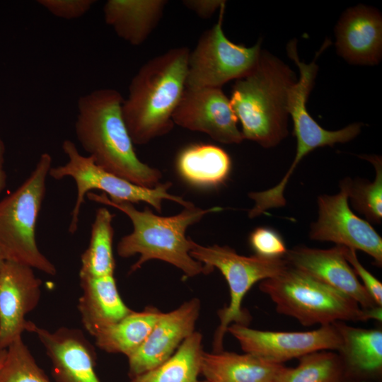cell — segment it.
<instances>
[{
    "instance_id": "cell-1",
    "label": "cell",
    "mask_w": 382,
    "mask_h": 382,
    "mask_svg": "<svg viewBox=\"0 0 382 382\" xmlns=\"http://www.w3.org/2000/svg\"><path fill=\"white\" fill-rule=\"evenodd\" d=\"M123 100L121 93L110 88L81 96L76 137L99 167L137 185L154 187L161 183L162 173L138 158L123 118Z\"/></svg>"
},
{
    "instance_id": "cell-2",
    "label": "cell",
    "mask_w": 382,
    "mask_h": 382,
    "mask_svg": "<svg viewBox=\"0 0 382 382\" xmlns=\"http://www.w3.org/2000/svg\"><path fill=\"white\" fill-rule=\"evenodd\" d=\"M86 196L93 202L118 209L130 219L132 231L122 237L117 245V253L121 257L139 255L131 266L129 273L136 272L151 260L168 262L180 270L187 277L212 272L191 256L192 240L187 238L185 233L204 216L221 208L202 209L193 204L184 207L175 215L161 216L147 207L140 211L130 202L110 200L104 193L91 192Z\"/></svg>"
},
{
    "instance_id": "cell-3",
    "label": "cell",
    "mask_w": 382,
    "mask_h": 382,
    "mask_svg": "<svg viewBox=\"0 0 382 382\" xmlns=\"http://www.w3.org/2000/svg\"><path fill=\"white\" fill-rule=\"evenodd\" d=\"M190 50L172 48L144 64L133 76L122 105L134 144L144 145L168 133L187 74Z\"/></svg>"
},
{
    "instance_id": "cell-4",
    "label": "cell",
    "mask_w": 382,
    "mask_h": 382,
    "mask_svg": "<svg viewBox=\"0 0 382 382\" xmlns=\"http://www.w3.org/2000/svg\"><path fill=\"white\" fill-rule=\"evenodd\" d=\"M297 79L284 62L261 51L252 71L236 80L229 99L244 139L270 148L287 136L288 94Z\"/></svg>"
},
{
    "instance_id": "cell-5",
    "label": "cell",
    "mask_w": 382,
    "mask_h": 382,
    "mask_svg": "<svg viewBox=\"0 0 382 382\" xmlns=\"http://www.w3.org/2000/svg\"><path fill=\"white\" fill-rule=\"evenodd\" d=\"M259 289L279 313L304 326L382 319L381 307L364 309L350 297L289 265L279 274L261 281Z\"/></svg>"
},
{
    "instance_id": "cell-6",
    "label": "cell",
    "mask_w": 382,
    "mask_h": 382,
    "mask_svg": "<svg viewBox=\"0 0 382 382\" xmlns=\"http://www.w3.org/2000/svg\"><path fill=\"white\" fill-rule=\"evenodd\" d=\"M52 161L50 154H41L26 180L0 201V247L6 260L54 276L57 268L40 251L35 238Z\"/></svg>"
},
{
    "instance_id": "cell-7",
    "label": "cell",
    "mask_w": 382,
    "mask_h": 382,
    "mask_svg": "<svg viewBox=\"0 0 382 382\" xmlns=\"http://www.w3.org/2000/svg\"><path fill=\"white\" fill-rule=\"evenodd\" d=\"M62 150L68 158L64 165L51 167L49 176L54 180L71 178L76 186V198L71 214L69 232L78 230L79 214L85 197L91 190H100L112 201L127 202L132 204L146 202L156 211L161 212L163 200H170L183 207L193 204L182 197L170 194V182L160 183L154 187H145L109 173L97 166L89 156H83L74 142L65 139Z\"/></svg>"
},
{
    "instance_id": "cell-8",
    "label": "cell",
    "mask_w": 382,
    "mask_h": 382,
    "mask_svg": "<svg viewBox=\"0 0 382 382\" xmlns=\"http://www.w3.org/2000/svg\"><path fill=\"white\" fill-rule=\"evenodd\" d=\"M190 255L212 271L219 270L228 285L230 301L219 311L220 323L213 340V352H221L228 327L233 323L248 325L250 321L249 314L242 308L248 291L255 283L279 274L288 264L284 258L248 257L226 245L204 246L193 241Z\"/></svg>"
},
{
    "instance_id": "cell-9",
    "label": "cell",
    "mask_w": 382,
    "mask_h": 382,
    "mask_svg": "<svg viewBox=\"0 0 382 382\" xmlns=\"http://www.w3.org/2000/svg\"><path fill=\"white\" fill-rule=\"evenodd\" d=\"M226 4L219 9L216 23L205 30L192 51L187 64V88H221L239 79L255 66L261 53V40L252 47L229 40L223 30Z\"/></svg>"
},
{
    "instance_id": "cell-10",
    "label": "cell",
    "mask_w": 382,
    "mask_h": 382,
    "mask_svg": "<svg viewBox=\"0 0 382 382\" xmlns=\"http://www.w3.org/2000/svg\"><path fill=\"white\" fill-rule=\"evenodd\" d=\"M349 179L340 184L335 195L318 197V216L311 224L309 238L335 243L370 255L374 265H382V238L369 221L357 216L349 206Z\"/></svg>"
},
{
    "instance_id": "cell-11",
    "label": "cell",
    "mask_w": 382,
    "mask_h": 382,
    "mask_svg": "<svg viewBox=\"0 0 382 382\" xmlns=\"http://www.w3.org/2000/svg\"><path fill=\"white\" fill-rule=\"evenodd\" d=\"M245 353L275 364L317 351L336 350L342 344L333 324L321 325L309 331L281 332L260 330L233 323L227 328Z\"/></svg>"
},
{
    "instance_id": "cell-12",
    "label": "cell",
    "mask_w": 382,
    "mask_h": 382,
    "mask_svg": "<svg viewBox=\"0 0 382 382\" xmlns=\"http://www.w3.org/2000/svg\"><path fill=\"white\" fill-rule=\"evenodd\" d=\"M330 44L331 41L326 39L309 64L299 59L296 39L290 40L286 45L287 55L296 64L299 71V79L289 91L287 110L293 121L296 146L306 148L311 152L318 147L332 146L336 143L352 140L360 133L362 126L361 122H354L339 130H327L313 120L306 109L308 97L313 87L318 70L316 60Z\"/></svg>"
},
{
    "instance_id": "cell-13",
    "label": "cell",
    "mask_w": 382,
    "mask_h": 382,
    "mask_svg": "<svg viewBox=\"0 0 382 382\" xmlns=\"http://www.w3.org/2000/svg\"><path fill=\"white\" fill-rule=\"evenodd\" d=\"M173 121L222 144H240L244 140L229 98L221 88L185 87Z\"/></svg>"
},
{
    "instance_id": "cell-14",
    "label": "cell",
    "mask_w": 382,
    "mask_h": 382,
    "mask_svg": "<svg viewBox=\"0 0 382 382\" xmlns=\"http://www.w3.org/2000/svg\"><path fill=\"white\" fill-rule=\"evenodd\" d=\"M25 331L35 335L44 347L55 382H101L95 370L96 349L81 330L60 327L52 331L28 320Z\"/></svg>"
},
{
    "instance_id": "cell-15",
    "label": "cell",
    "mask_w": 382,
    "mask_h": 382,
    "mask_svg": "<svg viewBox=\"0 0 382 382\" xmlns=\"http://www.w3.org/2000/svg\"><path fill=\"white\" fill-rule=\"evenodd\" d=\"M200 308V301L194 298L162 312L143 344L127 357L131 378L158 366L174 354L195 332Z\"/></svg>"
},
{
    "instance_id": "cell-16",
    "label": "cell",
    "mask_w": 382,
    "mask_h": 382,
    "mask_svg": "<svg viewBox=\"0 0 382 382\" xmlns=\"http://www.w3.org/2000/svg\"><path fill=\"white\" fill-rule=\"evenodd\" d=\"M42 281L32 267L6 260L0 269V350L22 337L26 316L38 305Z\"/></svg>"
},
{
    "instance_id": "cell-17",
    "label": "cell",
    "mask_w": 382,
    "mask_h": 382,
    "mask_svg": "<svg viewBox=\"0 0 382 382\" xmlns=\"http://www.w3.org/2000/svg\"><path fill=\"white\" fill-rule=\"evenodd\" d=\"M345 246L329 249L296 246L287 250V264L323 284L350 297L364 308L378 306L359 281L347 261Z\"/></svg>"
},
{
    "instance_id": "cell-18",
    "label": "cell",
    "mask_w": 382,
    "mask_h": 382,
    "mask_svg": "<svg viewBox=\"0 0 382 382\" xmlns=\"http://www.w3.org/2000/svg\"><path fill=\"white\" fill-rule=\"evenodd\" d=\"M336 49L349 63L376 65L382 56V17L372 7L347 9L335 27Z\"/></svg>"
},
{
    "instance_id": "cell-19",
    "label": "cell",
    "mask_w": 382,
    "mask_h": 382,
    "mask_svg": "<svg viewBox=\"0 0 382 382\" xmlns=\"http://www.w3.org/2000/svg\"><path fill=\"white\" fill-rule=\"evenodd\" d=\"M80 286L77 308L81 324L93 337L133 311L122 299L114 275L80 277Z\"/></svg>"
},
{
    "instance_id": "cell-20",
    "label": "cell",
    "mask_w": 382,
    "mask_h": 382,
    "mask_svg": "<svg viewBox=\"0 0 382 382\" xmlns=\"http://www.w3.org/2000/svg\"><path fill=\"white\" fill-rule=\"evenodd\" d=\"M342 344L337 353L346 379L359 381L379 379L382 375V330L360 328L338 321L332 323Z\"/></svg>"
},
{
    "instance_id": "cell-21",
    "label": "cell",
    "mask_w": 382,
    "mask_h": 382,
    "mask_svg": "<svg viewBox=\"0 0 382 382\" xmlns=\"http://www.w3.org/2000/svg\"><path fill=\"white\" fill-rule=\"evenodd\" d=\"M167 4L166 0H108L104 20L119 37L138 46L156 28Z\"/></svg>"
},
{
    "instance_id": "cell-22",
    "label": "cell",
    "mask_w": 382,
    "mask_h": 382,
    "mask_svg": "<svg viewBox=\"0 0 382 382\" xmlns=\"http://www.w3.org/2000/svg\"><path fill=\"white\" fill-rule=\"evenodd\" d=\"M282 366L248 353L204 352L200 374L206 382H273Z\"/></svg>"
},
{
    "instance_id": "cell-23",
    "label": "cell",
    "mask_w": 382,
    "mask_h": 382,
    "mask_svg": "<svg viewBox=\"0 0 382 382\" xmlns=\"http://www.w3.org/2000/svg\"><path fill=\"white\" fill-rule=\"evenodd\" d=\"M176 166L180 176L188 183L197 187H215L228 178L231 160L219 146L195 144L179 153Z\"/></svg>"
},
{
    "instance_id": "cell-24",
    "label": "cell",
    "mask_w": 382,
    "mask_h": 382,
    "mask_svg": "<svg viewBox=\"0 0 382 382\" xmlns=\"http://www.w3.org/2000/svg\"><path fill=\"white\" fill-rule=\"evenodd\" d=\"M162 312L149 306L140 311H132L117 323L100 330L95 337L101 350L122 354L127 357L145 341Z\"/></svg>"
},
{
    "instance_id": "cell-25",
    "label": "cell",
    "mask_w": 382,
    "mask_h": 382,
    "mask_svg": "<svg viewBox=\"0 0 382 382\" xmlns=\"http://www.w3.org/2000/svg\"><path fill=\"white\" fill-rule=\"evenodd\" d=\"M202 342V334L195 331L166 361L130 382H206L198 378L204 352Z\"/></svg>"
},
{
    "instance_id": "cell-26",
    "label": "cell",
    "mask_w": 382,
    "mask_h": 382,
    "mask_svg": "<svg viewBox=\"0 0 382 382\" xmlns=\"http://www.w3.org/2000/svg\"><path fill=\"white\" fill-rule=\"evenodd\" d=\"M113 218L114 215L105 207L96 210L88 246L81 256L79 278L114 275Z\"/></svg>"
},
{
    "instance_id": "cell-27",
    "label": "cell",
    "mask_w": 382,
    "mask_h": 382,
    "mask_svg": "<svg viewBox=\"0 0 382 382\" xmlns=\"http://www.w3.org/2000/svg\"><path fill=\"white\" fill-rule=\"evenodd\" d=\"M299 360L295 367L283 365L273 382H342L346 379L342 359L334 351L313 352Z\"/></svg>"
},
{
    "instance_id": "cell-28",
    "label": "cell",
    "mask_w": 382,
    "mask_h": 382,
    "mask_svg": "<svg viewBox=\"0 0 382 382\" xmlns=\"http://www.w3.org/2000/svg\"><path fill=\"white\" fill-rule=\"evenodd\" d=\"M375 168L376 177L373 182L363 179H349V199L358 212L371 223L382 221V161L376 155L361 156Z\"/></svg>"
},
{
    "instance_id": "cell-29",
    "label": "cell",
    "mask_w": 382,
    "mask_h": 382,
    "mask_svg": "<svg viewBox=\"0 0 382 382\" xmlns=\"http://www.w3.org/2000/svg\"><path fill=\"white\" fill-rule=\"evenodd\" d=\"M0 382H52L38 366L22 337L7 348L0 367Z\"/></svg>"
},
{
    "instance_id": "cell-30",
    "label": "cell",
    "mask_w": 382,
    "mask_h": 382,
    "mask_svg": "<svg viewBox=\"0 0 382 382\" xmlns=\"http://www.w3.org/2000/svg\"><path fill=\"white\" fill-rule=\"evenodd\" d=\"M255 255L267 259L283 258L288 249L282 236L269 227H257L249 236Z\"/></svg>"
},
{
    "instance_id": "cell-31",
    "label": "cell",
    "mask_w": 382,
    "mask_h": 382,
    "mask_svg": "<svg viewBox=\"0 0 382 382\" xmlns=\"http://www.w3.org/2000/svg\"><path fill=\"white\" fill-rule=\"evenodd\" d=\"M37 4L57 18L74 20L84 16L95 0H38Z\"/></svg>"
},
{
    "instance_id": "cell-32",
    "label": "cell",
    "mask_w": 382,
    "mask_h": 382,
    "mask_svg": "<svg viewBox=\"0 0 382 382\" xmlns=\"http://www.w3.org/2000/svg\"><path fill=\"white\" fill-rule=\"evenodd\" d=\"M345 257L376 304L382 307V284L358 260L356 250L345 247Z\"/></svg>"
},
{
    "instance_id": "cell-33",
    "label": "cell",
    "mask_w": 382,
    "mask_h": 382,
    "mask_svg": "<svg viewBox=\"0 0 382 382\" xmlns=\"http://www.w3.org/2000/svg\"><path fill=\"white\" fill-rule=\"evenodd\" d=\"M183 4L201 18L207 19L226 4L224 0H184Z\"/></svg>"
},
{
    "instance_id": "cell-34",
    "label": "cell",
    "mask_w": 382,
    "mask_h": 382,
    "mask_svg": "<svg viewBox=\"0 0 382 382\" xmlns=\"http://www.w3.org/2000/svg\"><path fill=\"white\" fill-rule=\"evenodd\" d=\"M6 147L0 137V194L6 185V173L4 168Z\"/></svg>"
},
{
    "instance_id": "cell-35",
    "label": "cell",
    "mask_w": 382,
    "mask_h": 382,
    "mask_svg": "<svg viewBox=\"0 0 382 382\" xmlns=\"http://www.w3.org/2000/svg\"><path fill=\"white\" fill-rule=\"evenodd\" d=\"M6 353V349L0 350V367L1 366Z\"/></svg>"
},
{
    "instance_id": "cell-36",
    "label": "cell",
    "mask_w": 382,
    "mask_h": 382,
    "mask_svg": "<svg viewBox=\"0 0 382 382\" xmlns=\"http://www.w3.org/2000/svg\"><path fill=\"white\" fill-rule=\"evenodd\" d=\"M6 260V259L5 255H4V253L3 250H1V248L0 247V269L2 267L3 264L4 263V262Z\"/></svg>"
},
{
    "instance_id": "cell-37",
    "label": "cell",
    "mask_w": 382,
    "mask_h": 382,
    "mask_svg": "<svg viewBox=\"0 0 382 382\" xmlns=\"http://www.w3.org/2000/svg\"><path fill=\"white\" fill-rule=\"evenodd\" d=\"M342 382H363V381H356V380H352V379H345Z\"/></svg>"
}]
</instances>
